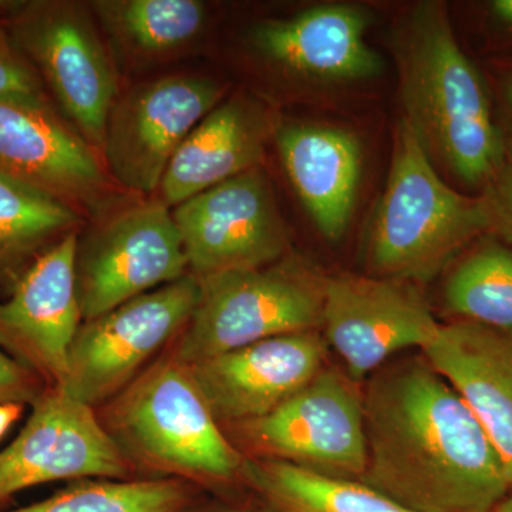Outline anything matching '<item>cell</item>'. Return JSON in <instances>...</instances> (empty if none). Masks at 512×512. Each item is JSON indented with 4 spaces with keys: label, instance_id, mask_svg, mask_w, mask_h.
Instances as JSON below:
<instances>
[{
    "label": "cell",
    "instance_id": "26",
    "mask_svg": "<svg viewBox=\"0 0 512 512\" xmlns=\"http://www.w3.org/2000/svg\"><path fill=\"white\" fill-rule=\"evenodd\" d=\"M0 99L29 104L39 109L55 110L35 70L10 43L2 26H0Z\"/></svg>",
    "mask_w": 512,
    "mask_h": 512
},
{
    "label": "cell",
    "instance_id": "4",
    "mask_svg": "<svg viewBox=\"0 0 512 512\" xmlns=\"http://www.w3.org/2000/svg\"><path fill=\"white\" fill-rule=\"evenodd\" d=\"M491 222L490 202L448 187L412 124L400 121L370 235V262L377 274L429 281Z\"/></svg>",
    "mask_w": 512,
    "mask_h": 512
},
{
    "label": "cell",
    "instance_id": "18",
    "mask_svg": "<svg viewBox=\"0 0 512 512\" xmlns=\"http://www.w3.org/2000/svg\"><path fill=\"white\" fill-rule=\"evenodd\" d=\"M367 18L349 5H322L291 19L255 26L252 45L289 72L325 80H359L382 72L383 60L366 43Z\"/></svg>",
    "mask_w": 512,
    "mask_h": 512
},
{
    "label": "cell",
    "instance_id": "11",
    "mask_svg": "<svg viewBox=\"0 0 512 512\" xmlns=\"http://www.w3.org/2000/svg\"><path fill=\"white\" fill-rule=\"evenodd\" d=\"M173 218L197 281L264 268L285 252L284 222L258 168L177 205Z\"/></svg>",
    "mask_w": 512,
    "mask_h": 512
},
{
    "label": "cell",
    "instance_id": "10",
    "mask_svg": "<svg viewBox=\"0 0 512 512\" xmlns=\"http://www.w3.org/2000/svg\"><path fill=\"white\" fill-rule=\"evenodd\" d=\"M18 437L0 451V511L13 495L59 480H133L137 473L94 407L46 387Z\"/></svg>",
    "mask_w": 512,
    "mask_h": 512
},
{
    "label": "cell",
    "instance_id": "22",
    "mask_svg": "<svg viewBox=\"0 0 512 512\" xmlns=\"http://www.w3.org/2000/svg\"><path fill=\"white\" fill-rule=\"evenodd\" d=\"M79 225L69 205L0 177V286L12 288L37 256Z\"/></svg>",
    "mask_w": 512,
    "mask_h": 512
},
{
    "label": "cell",
    "instance_id": "29",
    "mask_svg": "<svg viewBox=\"0 0 512 512\" xmlns=\"http://www.w3.org/2000/svg\"><path fill=\"white\" fill-rule=\"evenodd\" d=\"M25 404L0 403V440L5 437L10 427L22 416Z\"/></svg>",
    "mask_w": 512,
    "mask_h": 512
},
{
    "label": "cell",
    "instance_id": "19",
    "mask_svg": "<svg viewBox=\"0 0 512 512\" xmlns=\"http://www.w3.org/2000/svg\"><path fill=\"white\" fill-rule=\"evenodd\" d=\"M269 124L249 99L215 107L185 138L165 170L161 201L177 207L215 185L255 170L265 154Z\"/></svg>",
    "mask_w": 512,
    "mask_h": 512
},
{
    "label": "cell",
    "instance_id": "33",
    "mask_svg": "<svg viewBox=\"0 0 512 512\" xmlns=\"http://www.w3.org/2000/svg\"><path fill=\"white\" fill-rule=\"evenodd\" d=\"M510 100H511V104H512V84L510 86Z\"/></svg>",
    "mask_w": 512,
    "mask_h": 512
},
{
    "label": "cell",
    "instance_id": "2",
    "mask_svg": "<svg viewBox=\"0 0 512 512\" xmlns=\"http://www.w3.org/2000/svg\"><path fill=\"white\" fill-rule=\"evenodd\" d=\"M99 417L137 473L201 488L242 478L247 458L225 436L190 367L173 353L151 363Z\"/></svg>",
    "mask_w": 512,
    "mask_h": 512
},
{
    "label": "cell",
    "instance_id": "13",
    "mask_svg": "<svg viewBox=\"0 0 512 512\" xmlns=\"http://www.w3.org/2000/svg\"><path fill=\"white\" fill-rule=\"evenodd\" d=\"M77 231L37 256L0 301V348L47 387L63 386L82 326L76 282Z\"/></svg>",
    "mask_w": 512,
    "mask_h": 512
},
{
    "label": "cell",
    "instance_id": "12",
    "mask_svg": "<svg viewBox=\"0 0 512 512\" xmlns=\"http://www.w3.org/2000/svg\"><path fill=\"white\" fill-rule=\"evenodd\" d=\"M221 94V87L205 77L171 76L117 99L101 151L114 180L143 194L160 188L171 158L217 107Z\"/></svg>",
    "mask_w": 512,
    "mask_h": 512
},
{
    "label": "cell",
    "instance_id": "24",
    "mask_svg": "<svg viewBox=\"0 0 512 512\" xmlns=\"http://www.w3.org/2000/svg\"><path fill=\"white\" fill-rule=\"evenodd\" d=\"M197 488L178 478L82 480L40 503L0 512H185Z\"/></svg>",
    "mask_w": 512,
    "mask_h": 512
},
{
    "label": "cell",
    "instance_id": "28",
    "mask_svg": "<svg viewBox=\"0 0 512 512\" xmlns=\"http://www.w3.org/2000/svg\"><path fill=\"white\" fill-rule=\"evenodd\" d=\"M493 222H498L501 232L512 242V168L504 175L498 188L497 200L491 204Z\"/></svg>",
    "mask_w": 512,
    "mask_h": 512
},
{
    "label": "cell",
    "instance_id": "7",
    "mask_svg": "<svg viewBox=\"0 0 512 512\" xmlns=\"http://www.w3.org/2000/svg\"><path fill=\"white\" fill-rule=\"evenodd\" d=\"M198 298L200 284L188 274L84 320L60 387L94 409L109 402L147 369V363L170 340L178 338Z\"/></svg>",
    "mask_w": 512,
    "mask_h": 512
},
{
    "label": "cell",
    "instance_id": "8",
    "mask_svg": "<svg viewBox=\"0 0 512 512\" xmlns=\"http://www.w3.org/2000/svg\"><path fill=\"white\" fill-rule=\"evenodd\" d=\"M231 427L256 458L349 480H360L365 473L363 396L338 370H320L271 413Z\"/></svg>",
    "mask_w": 512,
    "mask_h": 512
},
{
    "label": "cell",
    "instance_id": "5",
    "mask_svg": "<svg viewBox=\"0 0 512 512\" xmlns=\"http://www.w3.org/2000/svg\"><path fill=\"white\" fill-rule=\"evenodd\" d=\"M198 284L197 306L170 350L185 365L322 326L325 279L299 262L228 272Z\"/></svg>",
    "mask_w": 512,
    "mask_h": 512
},
{
    "label": "cell",
    "instance_id": "32",
    "mask_svg": "<svg viewBox=\"0 0 512 512\" xmlns=\"http://www.w3.org/2000/svg\"><path fill=\"white\" fill-rule=\"evenodd\" d=\"M185 512H190V510L185 511ZM214 512H249V511H247V510H238V508H229V510H220V511H214Z\"/></svg>",
    "mask_w": 512,
    "mask_h": 512
},
{
    "label": "cell",
    "instance_id": "30",
    "mask_svg": "<svg viewBox=\"0 0 512 512\" xmlns=\"http://www.w3.org/2000/svg\"><path fill=\"white\" fill-rule=\"evenodd\" d=\"M493 8L498 18L512 25V0H497L494 2Z\"/></svg>",
    "mask_w": 512,
    "mask_h": 512
},
{
    "label": "cell",
    "instance_id": "31",
    "mask_svg": "<svg viewBox=\"0 0 512 512\" xmlns=\"http://www.w3.org/2000/svg\"><path fill=\"white\" fill-rule=\"evenodd\" d=\"M493 512H512V494L507 495Z\"/></svg>",
    "mask_w": 512,
    "mask_h": 512
},
{
    "label": "cell",
    "instance_id": "17",
    "mask_svg": "<svg viewBox=\"0 0 512 512\" xmlns=\"http://www.w3.org/2000/svg\"><path fill=\"white\" fill-rule=\"evenodd\" d=\"M423 352L480 421L512 494V335L460 320L441 326Z\"/></svg>",
    "mask_w": 512,
    "mask_h": 512
},
{
    "label": "cell",
    "instance_id": "27",
    "mask_svg": "<svg viewBox=\"0 0 512 512\" xmlns=\"http://www.w3.org/2000/svg\"><path fill=\"white\" fill-rule=\"evenodd\" d=\"M46 387L35 372L0 348V403L33 404Z\"/></svg>",
    "mask_w": 512,
    "mask_h": 512
},
{
    "label": "cell",
    "instance_id": "20",
    "mask_svg": "<svg viewBox=\"0 0 512 512\" xmlns=\"http://www.w3.org/2000/svg\"><path fill=\"white\" fill-rule=\"evenodd\" d=\"M289 180L323 237L338 241L348 228L360 180L359 141L345 130L286 126L276 133Z\"/></svg>",
    "mask_w": 512,
    "mask_h": 512
},
{
    "label": "cell",
    "instance_id": "6",
    "mask_svg": "<svg viewBox=\"0 0 512 512\" xmlns=\"http://www.w3.org/2000/svg\"><path fill=\"white\" fill-rule=\"evenodd\" d=\"M0 9V26L10 43L80 137L94 151H103L117 80L87 13L74 3L52 0L8 3Z\"/></svg>",
    "mask_w": 512,
    "mask_h": 512
},
{
    "label": "cell",
    "instance_id": "21",
    "mask_svg": "<svg viewBox=\"0 0 512 512\" xmlns=\"http://www.w3.org/2000/svg\"><path fill=\"white\" fill-rule=\"evenodd\" d=\"M242 480L268 512H412L362 481L323 476L284 461L247 458Z\"/></svg>",
    "mask_w": 512,
    "mask_h": 512
},
{
    "label": "cell",
    "instance_id": "9",
    "mask_svg": "<svg viewBox=\"0 0 512 512\" xmlns=\"http://www.w3.org/2000/svg\"><path fill=\"white\" fill-rule=\"evenodd\" d=\"M188 275L173 212L163 201L128 207L77 245L76 282L83 320Z\"/></svg>",
    "mask_w": 512,
    "mask_h": 512
},
{
    "label": "cell",
    "instance_id": "16",
    "mask_svg": "<svg viewBox=\"0 0 512 512\" xmlns=\"http://www.w3.org/2000/svg\"><path fill=\"white\" fill-rule=\"evenodd\" d=\"M0 177L76 210L93 208L107 192L96 151L56 110L0 99Z\"/></svg>",
    "mask_w": 512,
    "mask_h": 512
},
{
    "label": "cell",
    "instance_id": "3",
    "mask_svg": "<svg viewBox=\"0 0 512 512\" xmlns=\"http://www.w3.org/2000/svg\"><path fill=\"white\" fill-rule=\"evenodd\" d=\"M407 120L427 153L437 154L468 184L491 177L503 143L476 67L458 46L441 6H420L402 42Z\"/></svg>",
    "mask_w": 512,
    "mask_h": 512
},
{
    "label": "cell",
    "instance_id": "23",
    "mask_svg": "<svg viewBox=\"0 0 512 512\" xmlns=\"http://www.w3.org/2000/svg\"><path fill=\"white\" fill-rule=\"evenodd\" d=\"M93 8L114 39L144 56L188 45L207 20L205 6L197 0H107Z\"/></svg>",
    "mask_w": 512,
    "mask_h": 512
},
{
    "label": "cell",
    "instance_id": "14",
    "mask_svg": "<svg viewBox=\"0 0 512 512\" xmlns=\"http://www.w3.org/2000/svg\"><path fill=\"white\" fill-rule=\"evenodd\" d=\"M322 326L352 379H362L396 353L429 348L441 326L409 291L383 279L338 275L323 284Z\"/></svg>",
    "mask_w": 512,
    "mask_h": 512
},
{
    "label": "cell",
    "instance_id": "1",
    "mask_svg": "<svg viewBox=\"0 0 512 512\" xmlns=\"http://www.w3.org/2000/svg\"><path fill=\"white\" fill-rule=\"evenodd\" d=\"M359 481L412 512H493L510 493L503 460L460 394L429 362L373 377L363 396Z\"/></svg>",
    "mask_w": 512,
    "mask_h": 512
},
{
    "label": "cell",
    "instance_id": "15",
    "mask_svg": "<svg viewBox=\"0 0 512 512\" xmlns=\"http://www.w3.org/2000/svg\"><path fill=\"white\" fill-rule=\"evenodd\" d=\"M326 340L318 330L289 333L208 357L190 367L218 423L259 419L312 382L323 369Z\"/></svg>",
    "mask_w": 512,
    "mask_h": 512
},
{
    "label": "cell",
    "instance_id": "25",
    "mask_svg": "<svg viewBox=\"0 0 512 512\" xmlns=\"http://www.w3.org/2000/svg\"><path fill=\"white\" fill-rule=\"evenodd\" d=\"M451 312L512 335V252L497 245L468 256L446 285Z\"/></svg>",
    "mask_w": 512,
    "mask_h": 512
}]
</instances>
